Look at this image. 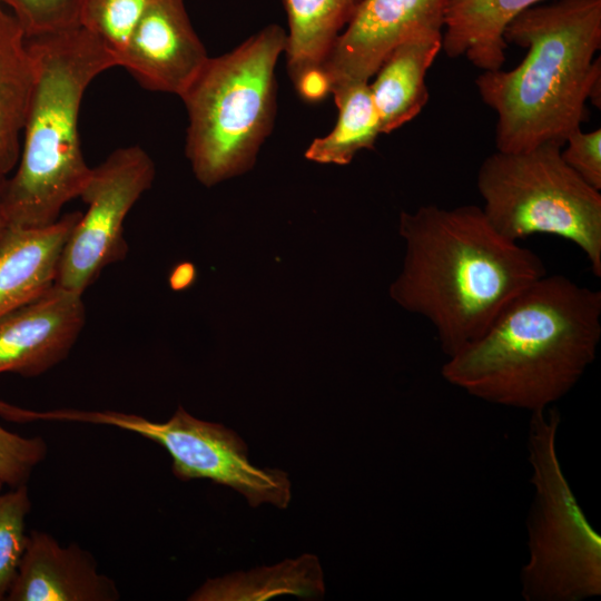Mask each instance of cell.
Listing matches in <instances>:
<instances>
[{"mask_svg":"<svg viewBox=\"0 0 601 601\" xmlns=\"http://www.w3.org/2000/svg\"><path fill=\"white\" fill-rule=\"evenodd\" d=\"M450 0H362L322 65L328 91L370 81L386 56L417 35L442 31Z\"/></svg>","mask_w":601,"mask_h":601,"instance_id":"10","label":"cell"},{"mask_svg":"<svg viewBox=\"0 0 601 601\" xmlns=\"http://www.w3.org/2000/svg\"><path fill=\"white\" fill-rule=\"evenodd\" d=\"M208 58L185 1L152 0L131 30L119 66L144 88L181 97Z\"/></svg>","mask_w":601,"mask_h":601,"instance_id":"11","label":"cell"},{"mask_svg":"<svg viewBox=\"0 0 601 601\" xmlns=\"http://www.w3.org/2000/svg\"><path fill=\"white\" fill-rule=\"evenodd\" d=\"M331 93L338 109L336 125L311 142L305 157L319 164L347 165L359 150L374 147L382 134L381 121L370 81L338 86Z\"/></svg>","mask_w":601,"mask_h":601,"instance_id":"20","label":"cell"},{"mask_svg":"<svg viewBox=\"0 0 601 601\" xmlns=\"http://www.w3.org/2000/svg\"><path fill=\"white\" fill-rule=\"evenodd\" d=\"M563 160L590 186L601 190V129H578L561 148Z\"/></svg>","mask_w":601,"mask_h":601,"instance_id":"25","label":"cell"},{"mask_svg":"<svg viewBox=\"0 0 601 601\" xmlns=\"http://www.w3.org/2000/svg\"><path fill=\"white\" fill-rule=\"evenodd\" d=\"M152 0H86L80 26L95 33L116 57L120 55L135 24Z\"/></svg>","mask_w":601,"mask_h":601,"instance_id":"22","label":"cell"},{"mask_svg":"<svg viewBox=\"0 0 601 601\" xmlns=\"http://www.w3.org/2000/svg\"><path fill=\"white\" fill-rule=\"evenodd\" d=\"M287 32L268 24L231 51L208 58L181 95L187 109L186 156L211 187L244 174L270 134L276 112L275 69Z\"/></svg>","mask_w":601,"mask_h":601,"instance_id":"5","label":"cell"},{"mask_svg":"<svg viewBox=\"0 0 601 601\" xmlns=\"http://www.w3.org/2000/svg\"><path fill=\"white\" fill-rule=\"evenodd\" d=\"M47 452L42 437L22 436L0 425V482L9 487L27 484Z\"/></svg>","mask_w":601,"mask_h":601,"instance_id":"24","label":"cell"},{"mask_svg":"<svg viewBox=\"0 0 601 601\" xmlns=\"http://www.w3.org/2000/svg\"><path fill=\"white\" fill-rule=\"evenodd\" d=\"M81 213L42 228H10L0 246V318L56 283L63 246Z\"/></svg>","mask_w":601,"mask_h":601,"instance_id":"14","label":"cell"},{"mask_svg":"<svg viewBox=\"0 0 601 601\" xmlns=\"http://www.w3.org/2000/svg\"><path fill=\"white\" fill-rule=\"evenodd\" d=\"M86 0H0L18 20L27 38L80 26Z\"/></svg>","mask_w":601,"mask_h":601,"instance_id":"23","label":"cell"},{"mask_svg":"<svg viewBox=\"0 0 601 601\" xmlns=\"http://www.w3.org/2000/svg\"><path fill=\"white\" fill-rule=\"evenodd\" d=\"M36 65L28 38L0 4V173L16 168L35 86Z\"/></svg>","mask_w":601,"mask_h":601,"instance_id":"17","label":"cell"},{"mask_svg":"<svg viewBox=\"0 0 601 601\" xmlns=\"http://www.w3.org/2000/svg\"><path fill=\"white\" fill-rule=\"evenodd\" d=\"M398 229L406 253L390 294L430 322L446 357L546 274L542 259L497 233L479 206H421L401 213Z\"/></svg>","mask_w":601,"mask_h":601,"instance_id":"1","label":"cell"},{"mask_svg":"<svg viewBox=\"0 0 601 601\" xmlns=\"http://www.w3.org/2000/svg\"><path fill=\"white\" fill-rule=\"evenodd\" d=\"M561 148L543 144L487 156L476 175L481 208L510 240L548 234L573 243L600 277L601 194L563 160Z\"/></svg>","mask_w":601,"mask_h":601,"instance_id":"6","label":"cell"},{"mask_svg":"<svg viewBox=\"0 0 601 601\" xmlns=\"http://www.w3.org/2000/svg\"><path fill=\"white\" fill-rule=\"evenodd\" d=\"M546 0H450L442 32V50L465 58L483 71L501 69L508 43L506 26L521 12Z\"/></svg>","mask_w":601,"mask_h":601,"instance_id":"16","label":"cell"},{"mask_svg":"<svg viewBox=\"0 0 601 601\" xmlns=\"http://www.w3.org/2000/svg\"><path fill=\"white\" fill-rule=\"evenodd\" d=\"M35 86L16 171L6 179L3 208L10 228H42L79 197L92 168L78 132L82 97L101 72L118 66L108 47L82 26L28 38Z\"/></svg>","mask_w":601,"mask_h":601,"instance_id":"4","label":"cell"},{"mask_svg":"<svg viewBox=\"0 0 601 601\" xmlns=\"http://www.w3.org/2000/svg\"><path fill=\"white\" fill-rule=\"evenodd\" d=\"M362 0H283L288 31L285 55L295 86L322 65Z\"/></svg>","mask_w":601,"mask_h":601,"instance_id":"18","label":"cell"},{"mask_svg":"<svg viewBox=\"0 0 601 601\" xmlns=\"http://www.w3.org/2000/svg\"><path fill=\"white\" fill-rule=\"evenodd\" d=\"M600 338L601 292L545 274L447 357L441 374L487 403L542 411L580 381Z\"/></svg>","mask_w":601,"mask_h":601,"instance_id":"2","label":"cell"},{"mask_svg":"<svg viewBox=\"0 0 601 601\" xmlns=\"http://www.w3.org/2000/svg\"><path fill=\"white\" fill-rule=\"evenodd\" d=\"M194 274L195 272L190 264L179 266L171 277L174 288H183L189 285L193 282Z\"/></svg>","mask_w":601,"mask_h":601,"instance_id":"26","label":"cell"},{"mask_svg":"<svg viewBox=\"0 0 601 601\" xmlns=\"http://www.w3.org/2000/svg\"><path fill=\"white\" fill-rule=\"evenodd\" d=\"M3 486L0 482V601L6 600L22 558L31 510L27 484L7 491Z\"/></svg>","mask_w":601,"mask_h":601,"instance_id":"21","label":"cell"},{"mask_svg":"<svg viewBox=\"0 0 601 601\" xmlns=\"http://www.w3.org/2000/svg\"><path fill=\"white\" fill-rule=\"evenodd\" d=\"M6 176L0 173V246L3 243L10 227L8 225L4 208H3V191H4Z\"/></svg>","mask_w":601,"mask_h":601,"instance_id":"27","label":"cell"},{"mask_svg":"<svg viewBox=\"0 0 601 601\" xmlns=\"http://www.w3.org/2000/svg\"><path fill=\"white\" fill-rule=\"evenodd\" d=\"M154 178L155 165L139 146L118 148L92 168L79 196L87 210L63 246L55 284L83 295L107 266L126 256L125 219Z\"/></svg>","mask_w":601,"mask_h":601,"instance_id":"9","label":"cell"},{"mask_svg":"<svg viewBox=\"0 0 601 601\" xmlns=\"http://www.w3.org/2000/svg\"><path fill=\"white\" fill-rule=\"evenodd\" d=\"M36 421L108 425L136 433L162 446L173 460V474L181 481L206 479L243 494L252 508L270 503L287 508L292 484L277 469H262L248 460L245 442L219 423L199 420L178 406L166 422L116 411L59 408L35 412Z\"/></svg>","mask_w":601,"mask_h":601,"instance_id":"8","label":"cell"},{"mask_svg":"<svg viewBox=\"0 0 601 601\" xmlns=\"http://www.w3.org/2000/svg\"><path fill=\"white\" fill-rule=\"evenodd\" d=\"M442 50V31L414 36L386 56L370 83L382 134L414 119L428 101L426 72Z\"/></svg>","mask_w":601,"mask_h":601,"instance_id":"15","label":"cell"},{"mask_svg":"<svg viewBox=\"0 0 601 601\" xmlns=\"http://www.w3.org/2000/svg\"><path fill=\"white\" fill-rule=\"evenodd\" d=\"M560 413L532 412L528 434L534 496L528 519L526 601H581L601 595V536L592 529L556 453Z\"/></svg>","mask_w":601,"mask_h":601,"instance_id":"7","label":"cell"},{"mask_svg":"<svg viewBox=\"0 0 601 601\" xmlns=\"http://www.w3.org/2000/svg\"><path fill=\"white\" fill-rule=\"evenodd\" d=\"M503 38L528 50L522 62L475 79L496 115V150L563 147L585 121V104L601 80V0L539 3L516 16Z\"/></svg>","mask_w":601,"mask_h":601,"instance_id":"3","label":"cell"},{"mask_svg":"<svg viewBox=\"0 0 601 601\" xmlns=\"http://www.w3.org/2000/svg\"><path fill=\"white\" fill-rule=\"evenodd\" d=\"M280 594L306 598L324 594L323 574L315 555L304 554L275 566L207 580L189 600H267Z\"/></svg>","mask_w":601,"mask_h":601,"instance_id":"19","label":"cell"},{"mask_svg":"<svg viewBox=\"0 0 601 601\" xmlns=\"http://www.w3.org/2000/svg\"><path fill=\"white\" fill-rule=\"evenodd\" d=\"M85 323L82 295L52 285L0 318V374L46 373L68 356Z\"/></svg>","mask_w":601,"mask_h":601,"instance_id":"12","label":"cell"},{"mask_svg":"<svg viewBox=\"0 0 601 601\" xmlns=\"http://www.w3.org/2000/svg\"><path fill=\"white\" fill-rule=\"evenodd\" d=\"M115 582L97 570L92 556L78 544L61 546L50 534L33 530L8 601H114Z\"/></svg>","mask_w":601,"mask_h":601,"instance_id":"13","label":"cell"}]
</instances>
